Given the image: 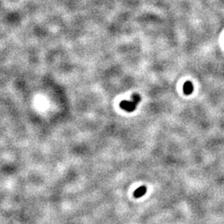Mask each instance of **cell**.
Masks as SVG:
<instances>
[{
    "mask_svg": "<svg viewBox=\"0 0 224 224\" xmlns=\"http://www.w3.org/2000/svg\"><path fill=\"white\" fill-rule=\"evenodd\" d=\"M145 193H146V188L144 186H141V187H140V188H137V189L135 191L134 196H135L136 198H140V197L144 195Z\"/></svg>",
    "mask_w": 224,
    "mask_h": 224,
    "instance_id": "cell-3",
    "label": "cell"
},
{
    "mask_svg": "<svg viewBox=\"0 0 224 224\" xmlns=\"http://www.w3.org/2000/svg\"><path fill=\"white\" fill-rule=\"evenodd\" d=\"M140 97L139 95H133L131 101H123L120 102V108L127 112H132L136 109V106L140 101Z\"/></svg>",
    "mask_w": 224,
    "mask_h": 224,
    "instance_id": "cell-1",
    "label": "cell"
},
{
    "mask_svg": "<svg viewBox=\"0 0 224 224\" xmlns=\"http://www.w3.org/2000/svg\"><path fill=\"white\" fill-rule=\"evenodd\" d=\"M193 91V84L190 81H186L183 85V92L185 95H190Z\"/></svg>",
    "mask_w": 224,
    "mask_h": 224,
    "instance_id": "cell-2",
    "label": "cell"
}]
</instances>
